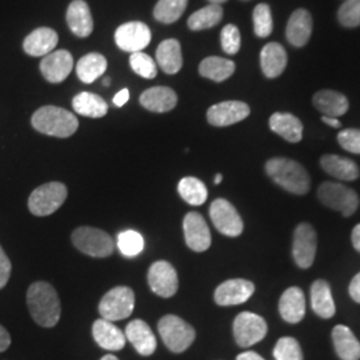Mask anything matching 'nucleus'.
I'll return each mask as SVG.
<instances>
[{"instance_id": "nucleus-1", "label": "nucleus", "mask_w": 360, "mask_h": 360, "mask_svg": "<svg viewBox=\"0 0 360 360\" xmlns=\"http://www.w3.org/2000/svg\"><path fill=\"white\" fill-rule=\"evenodd\" d=\"M27 306L30 314L39 326L50 328L60 319V300L56 290L47 282H37L27 291Z\"/></svg>"}, {"instance_id": "nucleus-2", "label": "nucleus", "mask_w": 360, "mask_h": 360, "mask_svg": "<svg viewBox=\"0 0 360 360\" xmlns=\"http://www.w3.org/2000/svg\"><path fill=\"white\" fill-rule=\"evenodd\" d=\"M266 172L274 183L288 193L304 195L309 191L311 179L309 172L292 159L272 158L266 163Z\"/></svg>"}, {"instance_id": "nucleus-3", "label": "nucleus", "mask_w": 360, "mask_h": 360, "mask_svg": "<svg viewBox=\"0 0 360 360\" xmlns=\"http://www.w3.org/2000/svg\"><path fill=\"white\" fill-rule=\"evenodd\" d=\"M32 127L40 134L55 138H70L79 127L77 116L56 105H43L31 117Z\"/></svg>"}, {"instance_id": "nucleus-4", "label": "nucleus", "mask_w": 360, "mask_h": 360, "mask_svg": "<svg viewBox=\"0 0 360 360\" xmlns=\"http://www.w3.org/2000/svg\"><path fill=\"white\" fill-rule=\"evenodd\" d=\"M158 330L166 347L174 354H181L191 347L196 338L193 326L176 315L163 316L158 323Z\"/></svg>"}, {"instance_id": "nucleus-5", "label": "nucleus", "mask_w": 360, "mask_h": 360, "mask_svg": "<svg viewBox=\"0 0 360 360\" xmlns=\"http://www.w3.org/2000/svg\"><path fill=\"white\" fill-rule=\"evenodd\" d=\"M67 187L60 181H50L34 190L28 199V208L35 217H49L58 211L67 199Z\"/></svg>"}, {"instance_id": "nucleus-6", "label": "nucleus", "mask_w": 360, "mask_h": 360, "mask_svg": "<svg viewBox=\"0 0 360 360\" xmlns=\"http://www.w3.org/2000/svg\"><path fill=\"white\" fill-rule=\"evenodd\" d=\"M318 198L323 205L345 217H351L359 207V196L342 183L323 181L318 188Z\"/></svg>"}, {"instance_id": "nucleus-7", "label": "nucleus", "mask_w": 360, "mask_h": 360, "mask_svg": "<svg viewBox=\"0 0 360 360\" xmlns=\"http://www.w3.org/2000/svg\"><path fill=\"white\" fill-rule=\"evenodd\" d=\"M77 250L92 257H107L114 252L112 238L99 229L79 227L71 235Z\"/></svg>"}, {"instance_id": "nucleus-8", "label": "nucleus", "mask_w": 360, "mask_h": 360, "mask_svg": "<svg viewBox=\"0 0 360 360\" xmlns=\"http://www.w3.org/2000/svg\"><path fill=\"white\" fill-rule=\"evenodd\" d=\"M135 309V294L129 287L119 285L110 290L99 303V314L110 322L127 319Z\"/></svg>"}, {"instance_id": "nucleus-9", "label": "nucleus", "mask_w": 360, "mask_h": 360, "mask_svg": "<svg viewBox=\"0 0 360 360\" xmlns=\"http://www.w3.org/2000/svg\"><path fill=\"white\" fill-rule=\"evenodd\" d=\"M267 323L254 312L245 311L233 321V338L239 347H251L267 335Z\"/></svg>"}, {"instance_id": "nucleus-10", "label": "nucleus", "mask_w": 360, "mask_h": 360, "mask_svg": "<svg viewBox=\"0 0 360 360\" xmlns=\"http://www.w3.org/2000/svg\"><path fill=\"white\" fill-rule=\"evenodd\" d=\"M210 218L215 229L224 236L236 238L243 232V220L236 208L226 199H217L210 206Z\"/></svg>"}, {"instance_id": "nucleus-11", "label": "nucleus", "mask_w": 360, "mask_h": 360, "mask_svg": "<svg viewBox=\"0 0 360 360\" xmlns=\"http://www.w3.org/2000/svg\"><path fill=\"white\" fill-rule=\"evenodd\" d=\"M316 232L309 223H300L294 232L292 257L299 269H309L316 255Z\"/></svg>"}, {"instance_id": "nucleus-12", "label": "nucleus", "mask_w": 360, "mask_h": 360, "mask_svg": "<svg viewBox=\"0 0 360 360\" xmlns=\"http://www.w3.org/2000/svg\"><path fill=\"white\" fill-rule=\"evenodd\" d=\"M148 284L151 291L160 297L175 295L179 287L178 272L171 263L166 260H158L148 270Z\"/></svg>"}, {"instance_id": "nucleus-13", "label": "nucleus", "mask_w": 360, "mask_h": 360, "mask_svg": "<svg viewBox=\"0 0 360 360\" xmlns=\"http://www.w3.org/2000/svg\"><path fill=\"white\" fill-rule=\"evenodd\" d=\"M151 41V30L142 22H129L115 31L116 46L122 51L142 52Z\"/></svg>"}, {"instance_id": "nucleus-14", "label": "nucleus", "mask_w": 360, "mask_h": 360, "mask_svg": "<svg viewBox=\"0 0 360 360\" xmlns=\"http://www.w3.org/2000/svg\"><path fill=\"white\" fill-rule=\"evenodd\" d=\"M250 112L251 110L248 104L239 101H229L211 105L207 111V120L211 126L227 127L245 120Z\"/></svg>"}, {"instance_id": "nucleus-15", "label": "nucleus", "mask_w": 360, "mask_h": 360, "mask_svg": "<svg viewBox=\"0 0 360 360\" xmlns=\"http://www.w3.org/2000/svg\"><path fill=\"white\" fill-rule=\"evenodd\" d=\"M186 245L195 252H205L211 245V232L199 212H188L183 220Z\"/></svg>"}, {"instance_id": "nucleus-16", "label": "nucleus", "mask_w": 360, "mask_h": 360, "mask_svg": "<svg viewBox=\"0 0 360 360\" xmlns=\"http://www.w3.org/2000/svg\"><path fill=\"white\" fill-rule=\"evenodd\" d=\"M74 67V58L67 50L51 52L40 62V72L52 84L65 82Z\"/></svg>"}, {"instance_id": "nucleus-17", "label": "nucleus", "mask_w": 360, "mask_h": 360, "mask_svg": "<svg viewBox=\"0 0 360 360\" xmlns=\"http://www.w3.org/2000/svg\"><path fill=\"white\" fill-rule=\"evenodd\" d=\"M255 292V285L245 279H230L215 290V302L219 306L243 304Z\"/></svg>"}, {"instance_id": "nucleus-18", "label": "nucleus", "mask_w": 360, "mask_h": 360, "mask_svg": "<svg viewBox=\"0 0 360 360\" xmlns=\"http://www.w3.org/2000/svg\"><path fill=\"white\" fill-rule=\"evenodd\" d=\"M65 20L72 34L77 38H89L94 31L90 6L84 0H74L70 3Z\"/></svg>"}, {"instance_id": "nucleus-19", "label": "nucleus", "mask_w": 360, "mask_h": 360, "mask_svg": "<svg viewBox=\"0 0 360 360\" xmlns=\"http://www.w3.org/2000/svg\"><path fill=\"white\" fill-rule=\"evenodd\" d=\"M126 339L136 349V352L142 356L153 355L156 349V338L151 327L141 319H135L129 322L126 327Z\"/></svg>"}, {"instance_id": "nucleus-20", "label": "nucleus", "mask_w": 360, "mask_h": 360, "mask_svg": "<svg viewBox=\"0 0 360 360\" xmlns=\"http://www.w3.org/2000/svg\"><path fill=\"white\" fill-rule=\"evenodd\" d=\"M59 41L55 30L49 27H40L27 35L23 41V50L30 56H46L51 53Z\"/></svg>"}, {"instance_id": "nucleus-21", "label": "nucleus", "mask_w": 360, "mask_h": 360, "mask_svg": "<svg viewBox=\"0 0 360 360\" xmlns=\"http://www.w3.org/2000/svg\"><path fill=\"white\" fill-rule=\"evenodd\" d=\"M92 336L99 347L107 351H120L126 346V335L115 324L105 319H98L92 326Z\"/></svg>"}, {"instance_id": "nucleus-22", "label": "nucleus", "mask_w": 360, "mask_h": 360, "mask_svg": "<svg viewBox=\"0 0 360 360\" xmlns=\"http://www.w3.org/2000/svg\"><path fill=\"white\" fill-rule=\"evenodd\" d=\"M279 312L283 321L291 324L302 322L306 315V296L299 287H290L279 300Z\"/></svg>"}, {"instance_id": "nucleus-23", "label": "nucleus", "mask_w": 360, "mask_h": 360, "mask_svg": "<svg viewBox=\"0 0 360 360\" xmlns=\"http://www.w3.org/2000/svg\"><path fill=\"white\" fill-rule=\"evenodd\" d=\"M312 34V16L311 13L299 8L290 16V20L285 28V37L290 44L295 47H303L309 43Z\"/></svg>"}, {"instance_id": "nucleus-24", "label": "nucleus", "mask_w": 360, "mask_h": 360, "mask_svg": "<svg viewBox=\"0 0 360 360\" xmlns=\"http://www.w3.org/2000/svg\"><path fill=\"white\" fill-rule=\"evenodd\" d=\"M141 104L151 112H168L176 107L178 95L169 87H151L141 95Z\"/></svg>"}, {"instance_id": "nucleus-25", "label": "nucleus", "mask_w": 360, "mask_h": 360, "mask_svg": "<svg viewBox=\"0 0 360 360\" xmlns=\"http://www.w3.org/2000/svg\"><path fill=\"white\" fill-rule=\"evenodd\" d=\"M260 67L270 79L281 77L287 67V52L279 43H269L260 52Z\"/></svg>"}, {"instance_id": "nucleus-26", "label": "nucleus", "mask_w": 360, "mask_h": 360, "mask_svg": "<svg viewBox=\"0 0 360 360\" xmlns=\"http://www.w3.org/2000/svg\"><path fill=\"white\" fill-rule=\"evenodd\" d=\"M323 169L336 179L352 181L360 176L358 165L345 156L339 155H324L321 159Z\"/></svg>"}, {"instance_id": "nucleus-27", "label": "nucleus", "mask_w": 360, "mask_h": 360, "mask_svg": "<svg viewBox=\"0 0 360 360\" xmlns=\"http://www.w3.org/2000/svg\"><path fill=\"white\" fill-rule=\"evenodd\" d=\"M156 62L168 75L178 74L183 67V55L179 41L176 39L163 40L156 50Z\"/></svg>"}, {"instance_id": "nucleus-28", "label": "nucleus", "mask_w": 360, "mask_h": 360, "mask_svg": "<svg viewBox=\"0 0 360 360\" xmlns=\"http://www.w3.org/2000/svg\"><path fill=\"white\" fill-rule=\"evenodd\" d=\"M270 129L287 142L299 143L303 138V124L292 114L275 112L270 117Z\"/></svg>"}, {"instance_id": "nucleus-29", "label": "nucleus", "mask_w": 360, "mask_h": 360, "mask_svg": "<svg viewBox=\"0 0 360 360\" xmlns=\"http://www.w3.org/2000/svg\"><path fill=\"white\" fill-rule=\"evenodd\" d=\"M312 102L315 108L321 111L323 116H331V117L345 115L349 107L347 98L343 94L333 90H322L316 92L314 95Z\"/></svg>"}, {"instance_id": "nucleus-30", "label": "nucleus", "mask_w": 360, "mask_h": 360, "mask_svg": "<svg viewBox=\"0 0 360 360\" xmlns=\"http://www.w3.org/2000/svg\"><path fill=\"white\" fill-rule=\"evenodd\" d=\"M333 342L338 356L342 360L360 359V342L354 333L343 324L333 330Z\"/></svg>"}, {"instance_id": "nucleus-31", "label": "nucleus", "mask_w": 360, "mask_h": 360, "mask_svg": "<svg viewBox=\"0 0 360 360\" xmlns=\"http://www.w3.org/2000/svg\"><path fill=\"white\" fill-rule=\"evenodd\" d=\"M311 307L322 319H330L334 316L336 307L331 287L326 281L319 279L311 285Z\"/></svg>"}, {"instance_id": "nucleus-32", "label": "nucleus", "mask_w": 360, "mask_h": 360, "mask_svg": "<svg viewBox=\"0 0 360 360\" xmlns=\"http://www.w3.org/2000/svg\"><path fill=\"white\" fill-rule=\"evenodd\" d=\"M72 107L79 115L86 117H103L108 112V104L102 96L92 92H80L72 99Z\"/></svg>"}, {"instance_id": "nucleus-33", "label": "nucleus", "mask_w": 360, "mask_h": 360, "mask_svg": "<svg viewBox=\"0 0 360 360\" xmlns=\"http://www.w3.org/2000/svg\"><path fill=\"white\" fill-rule=\"evenodd\" d=\"M107 70V59L102 53L91 52L80 58L77 65V75L83 83L91 84L103 75Z\"/></svg>"}, {"instance_id": "nucleus-34", "label": "nucleus", "mask_w": 360, "mask_h": 360, "mask_svg": "<svg viewBox=\"0 0 360 360\" xmlns=\"http://www.w3.org/2000/svg\"><path fill=\"white\" fill-rule=\"evenodd\" d=\"M235 72V63L219 56H208L199 65V74L212 82L221 83L232 77Z\"/></svg>"}, {"instance_id": "nucleus-35", "label": "nucleus", "mask_w": 360, "mask_h": 360, "mask_svg": "<svg viewBox=\"0 0 360 360\" xmlns=\"http://www.w3.org/2000/svg\"><path fill=\"white\" fill-rule=\"evenodd\" d=\"M223 19V8L219 4H208L198 10L188 18V28L191 31H203L218 26Z\"/></svg>"}, {"instance_id": "nucleus-36", "label": "nucleus", "mask_w": 360, "mask_h": 360, "mask_svg": "<svg viewBox=\"0 0 360 360\" xmlns=\"http://www.w3.org/2000/svg\"><path fill=\"white\" fill-rule=\"evenodd\" d=\"M178 191L184 202L191 206H202L205 205L208 196V191L202 180L193 176H187L180 180L178 184Z\"/></svg>"}, {"instance_id": "nucleus-37", "label": "nucleus", "mask_w": 360, "mask_h": 360, "mask_svg": "<svg viewBox=\"0 0 360 360\" xmlns=\"http://www.w3.org/2000/svg\"><path fill=\"white\" fill-rule=\"evenodd\" d=\"M188 0H159L154 8V18L163 23L171 25L179 20L187 8Z\"/></svg>"}, {"instance_id": "nucleus-38", "label": "nucleus", "mask_w": 360, "mask_h": 360, "mask_svg": "<svg viewBox=\"0 0 360 360\" xmlns=\"http://www.w3.org/2000/svg\"><path fill=\"white\" fill-rule=\"evenodd\" d=\"M117 247L124 257H136L144 248V239L139 232L132 231V230L120 232L117 236Z\"/></svg>"}, {"instance_id": "nucleus-39", "label": "nucleus", "mask_w": 360, "mask_h": 360, "mask_svg": "<svg viewBox=\"0 0 360 360\" xmlns=\"http://www.w3.org/2000/svg\"><path fill=\"white\" fill-rule=\"evenodd\" d=\"M252 19H254V31L257 37L259 38L270 37L274 28L270 6L266 3L257 4L252 13Z\"/></svg>"}, {"instance_id": "nucleus-40", "label": "nucleus", "mask_w": 360, "mask_h": 360, "mask_svg": "<svg viewBox=\"0 0 360 360\" xmlns=\"http://www.w3.org/2000/svg\"><path fill=\"white\" fill-rule=\"evenodd\" d=\"M129 65L135 74L144 79H154L158 75V67L154 59L144 52L131 53Z\"/></svg>"}, {"instance_id": "nucleus-41", "label": "nucleus", "mask_w": 360, "mask_h": 360, "mask_svg": "<svg viewBox=\"0 0 360 360\" xmlns=\"http://www.w3.org/2000/svg\"><path fill=\"white\" fill-rule=\"evenodd\" d=\"M274 356L275 360H303V351L296 339L285 336L278 340L274 348Z\"/></svg>"}, {"instance_id": "nucleus-42", "label": "nucleus", "mask_w": 360, "mask_h": 360, "mask_svg": "<svg viewBox=\"0 0 360 360\" xmlns=\"http://www.w3.org/2000/svg\"><path fill=\"white\" fill-rule=\"evenodd\" d=\"M338 19L342 26L354 28L360 26V0H345L338 11Z\"/></svg>"}, {"instance_id": "nucleus-43", "label": "nucleus", "mask_w": 360, "mask_h": 360, "mask_svg": "<svg viewBox=\"0 0 360 360\" xmlns=\"http://www.w3.org/2000/svg\"><path fill=\"white\" fill-rule=\"evenodd\" d=\"M220 43L223 51L229 55H235L240 50L242 46V39H240V32L239 28L235 25H227L221 30L220 34Z\"/></svg>"}, {"instance_id": "nucleus-44", "label": "nucleus", "mask_w": 360, "mask_h": 360, "mask_svg": "<svg viewBox=\"0 0 360 360\" xmlns=\"http://www.w3.org/2000/svg\"><path fill=\"white\" fill-rule=\"evenodd\" d=\"M338 142L351 154H360V129H347L338 134Z\"/></svg>"}, {"instance_id": "nucleus-45", "label": "nucleus", "mask_w": 360, "mask_h": 360, "mask_svg": "<svg viewBox=\"0 0 360 360\" xmlns=\"http://www.w3.org/2000/svg\"><path fill=\"white\" fill-rule=\"evenodd\" d=\"M11 269H13L11 262L0 245V290L4 288L6 284L8 283L11 276Z\"/></svg>"}, {"instance_id": "nucleus-46", "label": "nucleus", "mask_w": 360, "mask_h": 360, "mask_svg": "<svg viewBox=\"0 0 360 360\" xmlns=\"http://www.w3.org/2000/svg\"><path fill=\"white\" fill-rule=\"evenodd\" d=\"M348 292H349V296L352 297V300H355L356 303H360V272L358 275H355V278L351 281L349 287H348Z\"/></svg>"}, {"instance_id": "nucleus-47", "label": "nucleus", "mask_w": 360, "mask_h": 360, "mask_svg": "<svg viewBox=\"0 0 360 360\" xmlns=\"http://www.w3.org/2000/svg\"><path fill=\"white\" fill-rule=\"evenodd\" d=\"M11 345V336L8 334V331L0 326V352H4L7 348Z\"/></svg>"}, {"instance_id": "nucleus-48", "label": "nucleus", "mask_w": 360, "mask_h": 360, "mask_svg": "<svg viewBox=\"0 0 360 360\" xmlns=\"http://www.w3.org/2000/svg\"><path fill=\"white\" fill-rule=\"evenodd\" d=\"M129 91L127 89H123L122 91H119L114 96V104L116 107H123L124 104L129 102Z\"/></svg>"}, {"instance_id": "nucleus-49", "label": "nucleus", "mask_w": 360, "mask_h": 360, "mask_svg": "<svg viewBox=\"0 0 360 360\" xmlns=\"http://www.w3.org/2000/svg\"><path fill=\"white\" fill-rule=\"evenodd\" d=\"M351 240H352V245L354 248L360 252V224H356L352 230V235H351Z\"/></svg>"}, {"instance_id": "nucleus-50", "label": "nucleus", "mask_w": 360, "mask_h": 360, "mask_svg": "<svg viewBox=\"0 0 360 360\" xmlns=\"http://www.w3.org/2000/svg\"><path fill=\"white\" fill-rule=\"evenodd\" d=\"M236 360H264L259 354L257 352H254V351H247V352H243V354H240V355H238V358Z\"/></svg>"}, {"instance_id": "nucleus-51", "label": "nucleus", "mask_w": 360, "mask_h": 360, "mask_svg": "<svg viewBox=\"0 0 360 360\" xmlns=\"http://www.w3.org/2000/svg\"><path fill=\"white\" fill-rule=\"evenodd\" d=\"M322 120L326 123V124H328V126H330V127H333V129H340V127H342V123L339 122V119H338V117L323 116Z\"/></svg>"}, {"instance_id": "nucleus-52", "label": "nucleus", "mask_w": 360, "mask_h": 360, "mask_svg": "<svg viewBox=\"0 0 360 360\" xmlns=\"http://www.w3.org/2000/svg\"><path fill=\"white\" fill-rule=\"evenodd\" d=\"M208 1H210V4H219L220 6L221 3H226L227 0H208Z\"/></svg>"}, {"instance_id": "nucleus-53", "label": "nucleus", "mask_w": 360, "mask_h": 360, "mask_svg": "<svg viewBox=\"0 0 360 360\" xmlns=\"http://www.w3.org/2000/svg\"><path fill=\"white\" fill-rule=\"evenodd\" d=\"M101 360H119L117 358H116L115 355H105V356H103L102 359Z\"/></svg>"}, {"instance_id": "nucleus-54", "label": "nucleus", "mask_w": 360, "mask_h": 360, "mask_svg": "<svg viewBox=\"0 0 360 360\" xmlns=\"http://www.w3.org/2000/svg\"><path fill=\"white\" fill-rule=\"evenodd\" d=\"M223 180V176H221V174H218L217 176H215V184H219L220 181Z\"/></svg>"}, {"instance_id": "nucleus-55", "label": "nucleus", "mask_w": 360, "mask_h": 360, "mask_svg": "<svg viewBox=\"0 0 360 360\" xmlns=\"http://www.w3.org/2000/svg\"><path fill=\"white\" fill-rule=\"evenodd\" d=\"M108 83H110V79H105V80H104V84L108 86Z\"/></svg>"}]
</instances>
